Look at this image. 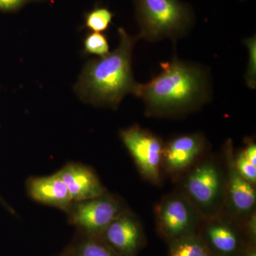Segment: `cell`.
I'll return each instance as SVG.
<instances>
[{
    "instance_id": "cell-21",
    "label": "cell",
    "mask_w": 256,
    "mask_h": 256,
    "mask_svg": "<svg viewBox=\"0 0 256 256\" xmlns=\"http://www.w3.org/2000/svg\"><path fill=\"white\" fill-rule=\"evenodd\" d=\"M242 152L248 160L256 166V146L255 143L249 142L246 148L242 150Z\"/></svg>"
},
{
    "instance_id": "cell-8",
    "label": "cell",
    "mask_w": 256,
    "mask_h": 256,
    "mask_svg": "<svg viewBox=\"0 0 256 256\" xmlns=\"http://www.w3.org/2000/svg\"><path fill=\"white\" fill-rule=\"evenodd\" d=\"M28 196L37 202L60 208L66 213L73 203L63 180L57 173L45 176H33L26 183Z\"/></svg>"
},
{
    "instance_id": "cell-23",
    "label": "cell",
    "mask_w": 256,
    "mask_h": 256,
    "mask_svg": "<svg viewBox=\"0 0 256 256\" xmlns=\"http://www.w3.org/2000/svg\"><path fill=\"white\" fill-rule=\"evenodd\" d=\"M202 256H214L210 254V252H206V254H204Z\"/></svg>"
},
{
    "instance_id": "cell-12",
    "label": "cell",
    "mask_w": 256,
    "mask_h": 256,
    "mask_svg": "<svg viewBox=\"0 0 256 256\" xmlns=\"http://www.w3.org/2000/svg\"><path fill=\"white\" fill-rule=\"evenodd\" d=\"M229 190L232 204L238 212H248L255 205L256 194L254 184L242 178L233 166L230 170Z\"/></svg>"
},
{
    "instance_id": "cell-2",
    "label": "cell",
    "mask_w": 256,
    "mask_h": 256,
    "mask_svg": "<svg viewBox=\"0 0 256 256\" xmlns=\"http://www.w3.org/2000/svg\"><path fill=\"white\" fill-rule=\"evenodd\" d=\"M160 74L150 82L138 84L134 96L144 101L151 114L188 110L210 97L208 74L196 64L173 57L160 64Z\"/></svg>"
},
{
    "instance_id": "cell-15",
    "label": "cell",
    "mask_w": 256,
    "mask_h": 256,
    "mask_svg": "<svg viewBox=\"0 0 256 256\" xmlns=\"http://www.w3.org/2000/svg\"><path fill=\"white\" fill-rule=\"evenodd\" d=\"M207 252L201 240L194 237L180 239L172 246L170 256H202Z\"/></svg>"
},
{
    "instance_id": "cell-4",
    "label": "cell",
    "mask_w": 256,
    "mask_h": 256,
    "mask_svg": "<svg viewBox=\"0 0 256 256\" xmlns=\"http://www.w3.org/2000/svg\"><path fill=\"white\" fill-rule=\"evenodd\" d=\"M121 213L119 202L106 194L92 200L73 202L66 212L69 224L78 233L94 237H100Z\"/></svg>"
},
{
    "instance_id": "cell-20",
    "label": "cell",
    "mask_w": 256,
    "mask_h": 256,
    "mask_svg": "<svg viewBox=\"0 0 256 256\" xmlns=\"http://www.w3.org/2000/svg\"><path fill=\"white\" fill-rule=\"evenodd\" d=\"M26 0H0V10L12 11L18 9L24 4Z\"/></svg>"
},
{
    "instance_id": "cell-7",
    "label": "cell",
    "mask_w": 256,
    "mask_h": 256,
    "mask_svg": "<svg viewBox=\"0 0 256 256\" xmlns=\"http://www.w3.org/2000/svg\"><path fill=\"white\" fill-rule=\"evenodd\" d=\"M102 240L118 256H134L140 242V229L130 216L121 213L101 235Z\"/></svg>"
},
{
    "instance_id": "cell-5",
    "label": "cell",
    "mask_w": 256,
    "mask_h": 256,
    "mask_svg": "<svg viewBox=\"0 0 256 256\" xmlns=\"http://www.w3.org/2000/svg\"><path fill=\"white\" fill-rule=\"evenodd\" d=\"M120 136L142 174L158 181L164 151L160 138L137 126L122 130Z\"/></svg>"
},
{
    "instance_id": "cell-16",
    "label": "cell",
    "mask_w": 256,
    "mask_h": 256,
    "mask_svg": "<svg viewBox=\"0 0 256 256\" xmlns=\"http://www.w3.org/2000/svg\"><path fill=\"white\" fill-rule=\"evenodd\" d=\"M114 14L105 8H97L88 13L85 18V25L92 32H105L110 26Z\"/></svg>"
},
{
    "instance_id": "cell-3",
    "label": "cell",
    "mask_w": 256,
    "mask_h": 256,
    "mask_svg": "<svg viewBox=\"0 0 256 256\" xmlns=\"http://www.w3.org/2000/svg\"><path fill=\"white\" fill-rule=\"evenodd\" d=\"M139 24L138 38L153 42L184 36L191 28L190 6L180 0H134Z\"/></svg>"
},
{
    "instance_id": "cell-14",
    "label": "cell",
    "mask_w": 256,
    "mask_h": 256,
    "mask_svg": "<svg viewBox=\"0 0 256 256\" xmlns=\"http://www.w3.org/2000/svg\"><path fill=\"white\" fill-rule=\"evenodd\" d=\"M208 236L212 246L223 254H232L238 245V239L235 233L226 226H212L208 228Z\"/></svg>"
},
{
    "instance_id": "cell-13",
    "label": "cell",
    "mask_w": 256,
    "mask_h": 256,
    "mask_svg": "<svg viewBox=\"0 0 256 256\" xmlns=\"http://www.w3.org/2000/svg\"><path fill=\"white\" fill-rule=\"evenodd\" d=\"M69 256H118L100 237L78 233L66 248Z\"/></svg>"
},
{
    "instance_id": "cell-1",
    "label": "cell",
    "mask_w": 256,
    "mask_h": 256,
    "mask_svg": "<svg viewBox=\"0 0 256 256\" xmlns=\"http://www.w3.org/2000/svg\"><path fill=\"white\" fill-rule=\"evenodd\" d=\"M119 44L105 56L86 64L74 86L80 100L96 106L116 108L124 96L136 94L138 82L132 70V50L138 37L118 30Z\"/></svg>"
},
{
    "instance_id": "cell-24",
    "label": "cell",
    "mask_w": 256,
    "mask_h": 256,
    "mask_svg": "<svg viewBox=\"0 0 256 256\" xmlns=\"http://www.w3.org/2000/svg\"><path fill=\"white\" fill-rule=\"evenodd\" d=\"M248 256H256V252H250V254H249Z\"/></svg>"
},
{
    "instance_id": "cell-10",
    "label": "cell",
    "mask_w": 256,
    "mask_h": 256,
    "mask_svg": "<svg viewBox=\"0 0 256 256\" xmlns=\"http://www.w3.org/2000/svg\"><path fill=\"white\" fill-rule=\"evenodd\" d=\"M220 176L214 165L201 164L192 172L186 182L190 196L202 205L213 203L220 190Z\"/></svg>"
},
{
    "instance_id": "cell-18",
    "label": "cell",
    "mask_w": 256,
    "mask_h": 256,
    "mask_svg": "<svg viewBox=\"0 0 256 256\" xmlns=\"http://www.w3.org/2000/svg\"><path fill=\"white\" fill-rule=\"evenodd\" d=\"M248 52V62L245 80L248 87L255 89L256 86V36L244 40Z\"/></svg>"
},
{
    "instance_id": "cell-9",
    "label": "cell",
    "mask_w": 256,
    "mask_h": 256,
    "mask_svg": "<svg viewBox=\"0 0 256 256\" xmlns=\"http://www.w3.org/2000/svg\"><path fill=\"white\" fill-rule=\"evenodd\" d=\"M203 138L198 134H184L172 140L164 148L163 159L170 170L178 171L188 168L203 150Z\"/></svg>"
},
{
    "instance_id": "cell-6",
    "label": "cell",
    "mask_w": 256,
    "mask_h": 256,
    "mask_svg": "<svg viewBox=\"0 0 256 256\" xmlns=\"http://www.w3.org/2000/svg\"><path fill=\"white\" fill-rule=\"evenodd\" d=\"M56 173L68 188L73 202L92 200L106 194L97 175L86 165L69 162Z\"/></svg>"
},
{
    "instance_id": "cell-22",
    "label": "cell",
    "mask_w": 256,
    "mask_h": 256,
    "mask_svg": "<svg viewBox=\"0 0 256 256\" xmlns=\"http://www.w3.org/2000/svg\"><path fill=\"white\" fill-rule=\"evenodd\" d=\"M56 256H69L68 252H66L65 250H64L63 252H60V254H58V255Z\"/></svg>"
},
{
    "instance_id": "cell-19",
    "label": "cell",
    "mask_w": 256,
    "mask_h": 256,
    "mask_svg": "<svg viewBox=\"0 0 256 256\" xmlns=\"http://www.w3.org/2000/svg\"><path fill=\"white\" fill-rule=\"evenodd\" d=\"M235 168L242 178H245L252 184H256V166L248 160L242 151L237 156Z\"/></svg>"
},
{
    "instance_id": "cell-17",
    "label": "cell",
    "mask_w": 256,
    "mask_h": 256,
    "mask_svg": "<svg viewBox=\"0 0 256 256\" xmlns=\"http://www.w3.org/2000/svg\"><path fill=\"white\" fill-rule=\"evenodd\" d=\"M84 52L86 54L105 56L110 53L108 41L104 34L92 32L86 35L84 41Z\"/></svg>"
},
{
    "instance_id": "cell-11",
    "label": "cell",
    "mask_w": 256,
    "mask_h": 256,
    "mask_svg": "<svg viewBox=\"0 0 256 256\" xmlns=\"http://www.w3.org/2000/svg\"><path fill=\"white\" fill-rule=\"evenodd\" d=\"M160 220L164 233L168 236L176 238L188 230L191 216L184 202L180 198H171L163 205Z\"/></svg>"
}]
</instances>
